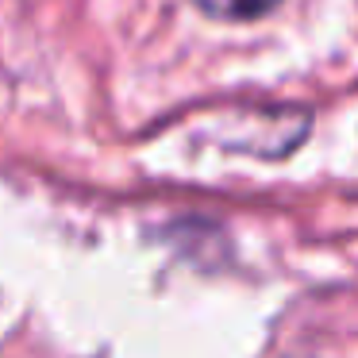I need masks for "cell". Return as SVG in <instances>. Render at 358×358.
Returning <instances> with one entry per match:
<instances>
[{"label": "cell", "instance_id": "obj_1", "mask_svg": "<svg viewBox=\"0 0 358 358\" xmlns=\"http://www.w3.org/2000/svg\"><path fill=\"white\" fill-rule=\"evenodd\" d=\"M196 4H201V12H208L216 20H255L278 8L281 0H196Z\"/></svg>", "mask_w": 358, "mask_h": 358}]
</instances>
